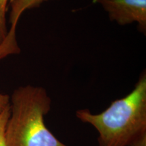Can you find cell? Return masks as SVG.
Returning a JSON list of instances; mask_svg holds the SVG:
<instances>
[{"instance_id": "6da1fadb", "label": "cell", "mask_w": 146, "mask_h": 146, "mask_svg": "<svg viewBox=\"0 0 146 146\" xmlns=\"http://www.w3.org/2000/svg\"><path fill=\"white\" fill-rule=\"evenodd\" d=\"M76 116L93 126L98 133V146H128L146 133V73L123 98L113 101L103 112L93 114L78 110Z\"/></svg>"}, {"instance_id": "7a4b0ae2", "label": "cell", "mask_w": 146, "mask_h": 146, "mask_svg": "<svg viewBox=\"0 0 146 146\" xmlns=\"http://www.w3.org/2000/svg\"><path fill=\"white\" fill-rule=\"evenodd\" d=\"M10 114L4 133V146H68L47 129L44 118L52 106L45 89L21 86L10 96Z\"/></svg>"}, {"instance_id": "3957f363", "label": "cell", "mask_w": 146, "mask_h": 146, "mask_svg": "<svg viewBox=\"0 0 146 146\" xmlns=\"http://www.w3.org/2000/svg\"><path fill=\"white\" fill-rule=\"evenodd\" d=\"M107 12L111 21L120 26L132 23L138 30L146 33V0H93Z\"/></svg>"}, {"instance_id": "277c9868", "label": "cell", "mask_w": 146, "mask_h": 146, "mask_svg": "<svg viewBox=\"0 0 146 146\" xmlns=\"http://www.w3.org/2000/svg\"><path fill=\"white\" fill-rule=\"evenodd\" d=\"M10 0H0V46L4 43L8 33L6 13Z\"/></svg>"}, {"instance_id": "5b68a950", "label": "cell", "mask_w": 146, "mask_h": 146, "mask_svg": "<svg viewBox=\"0 0 146 146\" xmlns=\"http://www.w3.org/2000/svg\"><path fill=\"white\" fill-rule=\"evenodd\" d=\"M10 114V106L0 113V146H4L5 129Z\"/></svg>"}, {"instance_id": "8992f818", "label": "cell", "mask_w": 146, "mask_h": 146, "mask_svg": "<svg viewBox=\"0 0 146 146\" xmlns=\"http://www.w3.org/2000/svg\"><path fill=\"white\" fill-rule=\"evenodd\" d=\"M10 96L0 94V113L10 106Z\"/></svg>"}, {"instance_id": "52a82bcc", "label": "cell", "mask_w": 146, "mask_h": 146, "mask_svg": "<svg viewBox=\"0 0 146 146\" xmlns=\"http://www.w3.org/2000/svg\"><path fill=\"white\" fill-rule=\"evenodd\" d=\"M128 146H146V133L139 137Z\"/></svg>"}]
</instances>
